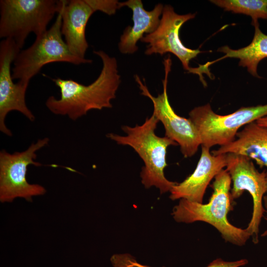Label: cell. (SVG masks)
I'll use <instances>...</instances> for the list:
<instances>
[{
	"label": "cell",
	"mask_w": 267,
	"mask_h": 267,
	"mask_svg": "<svg viewBox=\"0 0 267 267\" xmlns=\"http://www.w3.org/2000/svg\"><path fill=\"white\" fill-rule=\"evenodd\" d=\"M93 53L101 59L102 68L91 84L84 85L60 78L52 79L60 92L59 98L50 96L45 101L46 107L52 113L76 121L90 110L112 107L111 101L116 97L121 82L117 61L103 50H94Z\"/></svg>",
	"instance_id": "cell-1"
},
{
	"label": "cell",
	"mask_w": 267,
	"mask_h": 267,
	"mask_svg": "<svg viewBox=\"0 0 267 267\" xmlns=\"http://www.w3.org/2000/svg\"><path fill=\"white\" fill-rule=\"evenodd\" d=\"M214 178L212 185L213 193L208 203L180 199L173 209V218L178 222H207L218 230L225 241L243 246L251 237L250 234L246 228L233 225L227 219L228 213L233 209L230 176L223 169Z\"/></svg>",
	"instance_id": "cell-2"
},
{
	"label": "cell",
	"mask_w": 267,
	"mask_h": 267,
	"mask_svg": "<svg viewBox=\"0 0 267 267\" xmlns=\"http://www.w3.org/2000/svg\"><path fill=\"white\" fill-rule=\"evenodd\" d=\"M159 122L152 114L146 118L141 125H136L134 127L122 126V129L127 134L126 136L108 133L107 137L118 144L130 146L137 152L144 163L140 173L142 183L146 188L155 186L163 194L170 191L177 183L166 178L164 169L168 165L167 148L178 144L166 136L160 137L155 134Z\"/></svg>",
	"instance_id": "cell-3"
},
{
	"label": "cell",
	"mask_w": 267,
	"mask_h": 267,
	"mask_svg": "<svg viewBox=\"0 0 267 267\" xmlns=\"http://www.w3.org/2000/svg\"><path fill=\"white\" fill-rule=\"evenodd\" d=\"M64 0H0V38L13 40L21 49L28 35L44 33Z\"/></svg>",
	"instance_id": "cell-4"
},
{
	"label": "cell",
	"mask_w": 267,
	"mask_h": 267,
	"mask_svg": "<svg viewBox=\"0 0 267 267\" xmlns=\"http://www.w3.org/2000/svg\"><path fill=\"white\" fill-rule=\"evenodd\" d=\"M61 10L49 29L36 37L30 47L20 51L13 62V80L29 84L44 65L52 62H67L76 65L92 63V60L79 58L70 51L61 32Z\"/></svg>",
	"instance_id": "cell-5"
},
{
	"label": "cell",
	"mask_w": 267,
	"mask_h": 267,
	"mask_svg": "<svg viewBox=\"0 0 267 267\" xmlns=\"http://www.w3.org/2000/svg\"><path fill=\"white\" fill-rule=\"evenodd\" d=\"M267 116V104L241 107L226 115L214 112L209 103L195 107L189 113V119L198 130L201 145L210 148L226 145L235 140L242 126Z\"/></svg>",
	"instance_id": "cell-6"
},
{
	"label": "cell",
	"mask_w": 267,
	"mask_h": 267,
	"mask_svg": "<svg viewBox=\"0 0 267 267\" xmlns=\"http://www.w3.org/2000/svg\"><path fill=\"white\" fill-rule=\"evenodd\" d=\"M48 137L39 139L21 152L10 153L4 149L0 151V201L11 202L16 198L31 201L33 196L42 195L45 188L38 184L29 183L26 179L28 167L41 166L36 162V152L47 145Z\"/></svg>",
	"instance_id": "cell-7"
},
{
	"label": "cell",
	"mask_w": 267,
	"mask_h": 267,
	"mask_svg": "<svg viewBox=\"0 0 267 267\" xmlns=\"http://www.w3.org/2000/svg\"><path fill=\"white\" fill-rule=\"evenodd\" d=\"M165 78L162 80L163 90L157 96H153L137 75L135 81L141 90V94L152 101L153 115L163 124L165 136L175 141L180 146L181 153L185 158L191 157L197 151L201 140L199 133L194 124L188 118L178 116L172 107L167 93V84L171 71L172 60L170 55L164 59Z\"/></svg>",
	"instance_id": "cell-8"
},
{
	"label": "cell",
	"mask_w": 267,
	"mask_h": 267,
	"mask_svg": "<svg viewBox=\"0 0 267 267\" xmlns=\"http://www.w3.org/2000/svg\"><path fill=\"white\" fill-rule=\"evenodd\" d=\"M227 154L226 170L233 183L230 190L232 199L239 198L247 191L252 196L253 207L251 219L246 229L254 244L259 242V226L265 209L263 199L267 192L266 173L257 170L251 159L242 155Z\"/></svg>",
	"instance_id": "cell-9"
},
{
	"label": "cell",
	"mask_w": 267,
	"mask_h": 267,
	"mask_svg": "<svg viewBox=\"0 0 267 267\" xmlns=\"http://www.w3.org/2000/svg\"><path fill=\"white\" fill-rule=\"evenodd\" d=\"M195 13L178 14L176 13L170 5L163 7L162 16L157 29L152 33L144 35L140 40L148 44L144 52L146 55L172 53L181 61L184 69L189 72L191 67L189 66L191 59L201 52L198 49L186 47L181 42L179 31L186 21L193 19Z\"/></svg>",
	"instance_id": "cell-10"
},
{
	"label": "cell",
	"mask_w": 267,
	"mask_h": 267,
	"mask_svg": "<svg viewBox=\"0 0 267 267\" xmlns=\"http://www.w3.org/2000/svg\"><path fill=\"white\" fill-rule=\"evenodd\" d=\"M20 50L11 39H4L0 43V131L8 136L12 135L5 123L9 112L18 111L30 121L35 120V115L26 103L29 84L20 81L14 83L10 71L11 65Z\"/></svg>",
	"instance_id": "cell-11"
},
{
	"label": "cell",
	"mask_w": 267,
	"mask_h": 267,
	"mask_svg": "<svg viewBox=\"0 0 267 267\" xmlns=\"http://www.w3.org/2000/svg\"><path fill=\"white\" fill-rule=\"evenodd\" d=\"M201 154L193 173L170 190L172 200L185 199L203 203V197L210 181L227 163V154L214 155L210 149L201 145Z\"/></svg>",
	"instance_id": "cell-12"
},
{
	"label": "cell",
	"mask_w": 267,
	"mask_h": 267,
	"mask_svg": "<svg viewBox=\"0 0 267 267\" xmlns=\"http://www.w3.org/2000/svg\"><path fill=\"white\" fill-rule=\"evenodd\" d=\"M61 11V32L65 43L74 55L86 58L89 47L86 29L94 10L87 0H64Z\"/></svg>",
	"instance_id": "cell-13"
},
{
	"label": "cell",
	"mask_w": 267,
	"mask_h": 267,
	"mask_svg": "<svg viewBox=\"0 0 267 267\" xmlns=\"http://www.w3.org/2000/svg\"><path fill=\"white\" fill-rule=\"evenodd\" d=\"M120 5L121 7L127 6L132 10L133 25L127 26L121 36L119 50L123 54H133L137 51V43L144 35L153 32L158 27L164 5L158 3L152 10L147 11L141 0H128L120 2Z\"/></svg>",
	"instance_id": "cell-14"
},
{
	"label": "cell",
	"mask_w": 267,
	"mask_h": 267,
	"mask_svg": "<svg viewBox=\"0 0 267 267\" xmlns=\"http://www.w3.org/2000/svg\"><path fill=\"white\" fill-rule=\"evenodd\" d=\"M236 137L234 140L221 146L212 154L234 153L245 156L254 160L260 168L265 167L267 176V127L253 122L245 125Z\"/></svg>",
	"instance_id": "cell-15"
},
{
	"label": "cell",
	"mask_w": 267,
	"mask_h": 267,
	"mask_svg": "<svg viewBox=\"0 0 267 267\" xmlns=\"http://www.w3.org/2000/svg\"><path fill=\"white\" fill-rule=\"evenodd\" d=\"M255 33L251 44L244 47L232 49L227 45L219 48L217 51L225 53V55L215 61L208 62L205 64L209 66L216 62L226 58L239 59V65L247 67L248 71L253 76L260 78L257 72L259 63L267 57V35L260 30L259 23L253 25Z\"/></svg>",
	"instance_id": "cell-16"
},
{
	"label": "cell",
	"mask_w": 267,
	"mask_h": 267,
	"mask_svg": "<svg viewBox=\"0 0 267 267\" xmlns=\"http://www.w3.org/2000/svg\"><path fill=\"white\" fill-rule=\"evenodd\" d=\"M211 2L225 10L249 15L252 24L258 19H267V0H212Z\"/></svg>",
	"instance_id": "cell-17"
},
{
	"label": "cell",
	"mask_w": 267,
	"mask_h": 267,
	"mask_svg": "<svg viewBox=\"0 0 267 267\" xmlns=\"http://www.w3.org/2000/svg\"><path fill=\"white\" fill-rule=\"evenodd\" d=\"M95 12L101 11L107 15L114 14L121 8L120 2L117 0H87Z\"/></svg>",
	"instance_id": "cell-18"
},
{
	"label": "cell",
	"mask_w": 267,
	"mask_h": 267,
	"mask_svg": "<svg viewBox=\"0 0 267 267\" xmlns=\"http://www.w3.org/2000/svg\"><path fill=\"white\" fill-rule=\"evenodd\" d=\"M248 263L247 259H243L235 261H225L221 258H218L211 262L206 267H240L244 266ZM129 267H150L137 263L133 260L130 263Z\"/></svg>",
	"instance_id": "cell-19"
},
{
	"label": "cell",
	"mask_w": 267,
	"mask_h": 267,
	"mask_svg": "<svg viewBox=\"0 0 267 267\" xmlns=\"http://www.w3.org/2000/svg\"><path fill=\"white\" fill-rule=\"evenodd\" d=\"M263 204H264V206L265 209V212L266 213V216L265 217V219L267 221V195L264 197ZM267 236V229L264 232H263V233L261 234L262 237H265Z\"/></svg>",
	"instance_id": "cell-20"
},
{
	"label": "cell",
	"mask_w": 267,
	"mask_h": 267,
	"mask_svg": "<svg viewBox=\"0 0 267 267\" xmlns=\"http://www.w3.org/2000/svg\"><path fill=\"white\" fill-rule=\"evenodd\" d=\"M256 122L261 126L267 127V116L259 119Z\"/></svg>",
	"instance_id": "cell-21"
},
{
	"label": "cell",
	"mask_w": 267,
	"mask_h": 267,
	"mask_svg": "<svg viewBox=\"0 0 267 267\" xmlns=\"http://www.w3.org/2000/svg\"><path fill=\"white\" fill-rule=\"evenodd\" d=\"M266 184H267V177L266 178Z\"/></svg>",
	"instance_id": "cell-22"
}]
</instances>
